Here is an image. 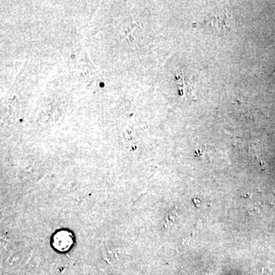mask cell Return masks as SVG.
<instances>
[{
	"instance_id": "cell-1",
	"label": "cell",
	"mask_w": 275,
	"mask_h": 275,
	"mask_svg": "<svg viewBox=\"0 0 275 275\" xmlns=\"http://www.w3.org/2000/svg\"><path fill=\"white\" fill-rule=\"evenodd\" d=\"M199 25L212 33L224 34L233 29L235 22L227 12H219L206 17Z\"/></svg>"
},
{
	"instance_id": "cell-2",
	"label": "cell",
	"mask_w": 275,
	"mask_h": 275,
	"mask_svg": "<svg viewBox=\"0 0 275 275\" xmlns=\"http://www.w3.org/2000/svg\"><path fill=\"white\" fill-rule=\"evenodd\" d=\"M176 79L178 80L179 85V90L181 96H186L187 97L194 96V81L191 78L186 75H177Z\"/></svg>"
},
{
	"instance_id": "cell-3",
	"label": "cell",
	"mask_w": 275,
	"mask_h": 275,
	"mask_svg": "<svg viewBox=\"0 0 275 275\" xmlns=\"http://www.w3.org/2000/svg\"><path fill=\"white\" fill-rule=\"evenodd\" d=\"M138 26V24L136 22H132L130 25H128L126 27V29L124 31L125 35H126V38L128 40L130 41V43L133 44L134 42V38H133V32H134L135 28Z\"/></svg>"
}]
</instances>
